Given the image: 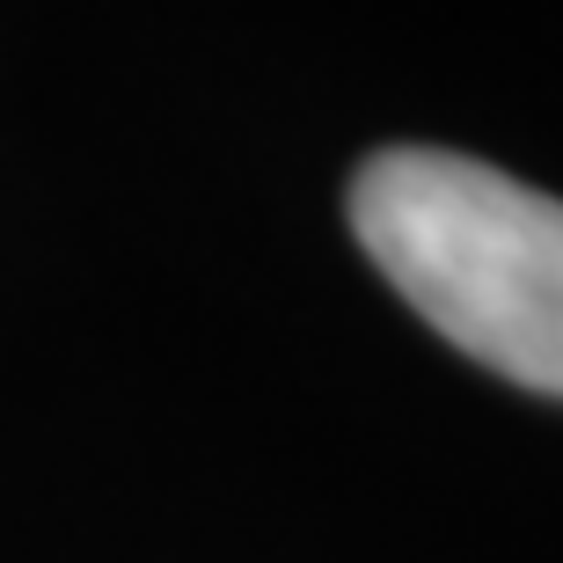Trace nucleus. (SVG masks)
I'll list each match as a JSON object with an SVG mask.
<instances>
[{"label":"nucleus","mask_w":563,"mask_h":563,"mask_svg":"<svg viewBox=\"0 0 563 563\" xmlns=\"http://www.w3.org/2000/svg\"><path fill=\"white\" fill-rule=\"evenodd\" d=\"M352 234L454 352L563 402V198L454 146H380Z\"/></svg>","instance_id":"obj_1"}]
</instances>
